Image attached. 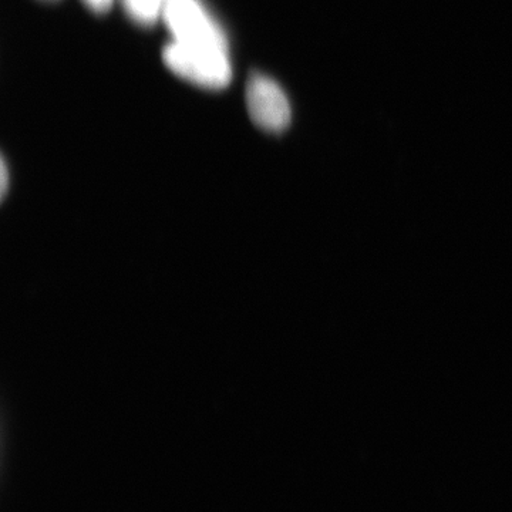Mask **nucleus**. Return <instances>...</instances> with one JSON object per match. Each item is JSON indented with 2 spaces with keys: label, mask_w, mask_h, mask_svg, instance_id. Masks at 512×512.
<instances>
[{
  "label": "nucleus",
  "mask_w": 512,
  "mask_h": 512,
  "mask_svg": "<svg viewBox=\"0 0 512 512\" xmlns=\"http://www.w3.org/2000/svg\"><path fill=\"white\" fill-rule=\"evenodd\" d=\"M83 2L94 12L104 13L111 8L113 0H83Z\"/></svg>",
  "instance_id": "39448f33"
},
{
  "label": "nucleus",
  "mask_w": 512,
  "mask_h": 512,
  "mask_svg": "<svg viewBox=\"0 0 512 512\" xmlns=\"http://www.w3.org/2000/svg\"><path fill=\"white\" fill-rule=\"evenodd\" d=\"M163 60L171 72L198 86L222 89L231 82V64L225 50L220 47L191 45L175 40L164 47Z\"/></svg>",
  "instance_id": "f257e3e1"
},
{
  "label": "nucleus",
  "mask_w": 512,
  "mask_h": 512,
  "mask_svg": "<svg viewBox=\"0 0 512 512\" xmlns=\"http://www.w3.org/2000/svg\"><path fill=\"white\" fill-rule=\"evenodd\" d=\"M8 167H6L5 160L2 161V195L5 197L8 194Z\"/></svg>",
  "instance_id": "423d86ee"
},
{
  "label": "nucleus",
  "mask_w": 512,
  "mask_h": 512,
  "mask_svg": "<svg viewBox=\"0 0 512 512\" xmlns=\"http://www.w3.org/2000/svg\"><path fill=\"white\" fill-rule=\"evenodd\" d=\"M124 5L136 22L153 25L163 12L165 0H124Z\"/></svg>",
  "instance_id": "20e7f679"
},
{
  "label": "nucleus",
  "mask_w": 512,
  "mask_h": 512,
  "mask_svg": "<svg viewBox=\"0 0 512 512\" xmlns=\"http://www.w3.org/2000/svg\"><path fill=\"white\" fill-rule=\"evenodd\" d=\"M245 97L249 116L256 126L279 133L291 123V104L284 90L274 80L262 74H254L248 80Z\"/></svg>",
  "instance_id": "7ed1b4c3"
},
{
  "label": "nucleus",
  "mask_w": 512,
  "mask_h": 512,
  "mask_svg": "<svg viewBox=\"0 0 512 512\" xmlns=\"http://www.w3.org/2000/svg\"><path fill=\"white\" fill-rule=\"evenodd\" d=\"M165 23L178 42L225 50V37L195 0H165Z\"/></svg>",
  "instance_id": "f03ea898"
}]
</instances>
